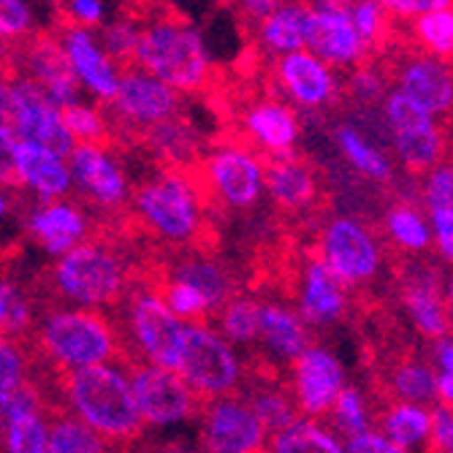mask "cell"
Returning <instances> with one entry per match:
<instances>
[{"instance_id": "obj_1", "label": "cell", "mask_w": 453, "mask_h": 453, "mask_svg": "<svg viewBox=\"0 0 453 453\" xmlns=\"http://www.w3.org/2000/svg\"><path fill=\"white\" fill-rule=\"evenodd\" d=\"M117 228L150 253L201 250L218 253V218L203 203L190 169H166L139 182Z\"/></svg>"}, {"instance_id": "obj_2", "label": "cell", "mask_w": 453, "mask_h": 453, "mask_svg": "<svg viewBox=\"0 0 453 453\" xmlns=\"http://www.w3.org/2000/svg\"><path fill=\"white\" fill-rule=\"evenodd\" d=\"M134 247L136 242L117 228L96 226L90 239L35 277L38 282H33L27 291L33 304L41 299V312L58 310L55 302H71L85 310L119 307L134 285L136 266L147 258L144 250H134Z\"/></svg>"}, {"instance_id": "obj_3", "label": "cell", "mask_w": 453, "mask_h": 453, "mask_svg": "<svg viewBox=\"0 0 453 453\" xmlns=\"http://www.w3.org/2000/svg\"><path fill=\"white\" fill-rule=\"evenodd\" d=\"M136 65L180 93L212 96L218 88V71L201 33L172 6H150L142 17Z\"/></svg>"}, {"instance_id": "obj_4", "label": "cell", "mask_w": 453, "mask_h": 453, "mask_svg": "<svg viewBox=\"0 0 453 453\" xmlns=\"http://www.w3.org/2000/svg\"><path fill=\"white\" fill-rule=\"evenodd\" d=\"M22 340L60 372H76V369L101 366L109 361H119L126 366V348H122L117 326L98 310L58 307L41 312L33 332Z\"/></svg>"}, {"instance_id": "obj_5", "label": "cell", "mask_w": 453, "mask_h": 453, "mask_svg": "<svg viewBox=\"0 0 453 453\" xmlns=\"http://www.w3.org/2000/svg\"><path fill=\"white\" fill-rule=\"evenodd\" d=\"M63 388L71 413L96 429L104 440L128 445L142 437L147 421L126 372L109 364L76 369L63 375Z\"/></svg>"}, {"instance_id": "obj_6", "label": "cell", "mask_w": 453, "mask_h": 453, "mask_svg": "<svg viewBox=\"0 0 453 453\" xmlns=\"http://www.w3.org/2000/svg\"><path fill=\"white\" fill-rule=\"evenodd\" d=\"M114 147H134L144 144L147 134L163 122L182 117L180 90L169 88L150 71L131 65L119 76V93L111 104L101 106Z\"/></svg>"}, {"instance_id": "obj_7", "label": "cell", "mask_w": 453, "mask_h": 453, "mask_svg": "<svg viewBox=\"0 0 453 453\" xmlns=\"http://www.w3.org/2000/svg\"><path fill=\"white\" fill-rule=\"evenodd\" d=\"M207 207L223 218L226 210H250L266 188L264 157L239 142H223L190 169Z\"/></svg>"}, {"instance_id": "obj_8", "label": "cell", "mask_w": 453, "mask_h": 453, "mask_svg": "<svg viewBox=\"0 0 453 453\" xmlns=\"http://www.w3.org/2000/svg\"><path fill=\"white\" fill-rule=\"evenodd\" d=\"M0 111L9 122L17 142H30L60 157H71L76 142L65 126L63 109L50 101L33 79L6 71L4 90H0Z\"/></svg>"}, {"instance_id": "obj_9", "label": "cell", "mask_w": 453, "mask_h": 453, "mask_svg": "<svg viewBox=\"0 0 453 453\" xmlns=\"http://www.w3.org/2000/svg\"><path fill=\"white\" fill-rule=\"evenodd\" d=\"M180 375L203 404H212L239 394L244 366L239 364L226 337H220L215 328L188 323Z\"/></svg>"}, {"instance_id": "obj_10", "label": "cell", "mask_w": 453, "mask_h": 453, "mask_svg": "<svg viewBox=\"0 0 453 453\" xmlns=\"http://www.w3.org/2000/svg\"><path fill=\"white\" fill-rule=\"evenodd\" d=\"M383 117L396 160L413 177L434 172L445 157V134L440 122L416 106L402 90H388L383 101Z\"/></svg>"}, {"instance_id": "obj_11", "label": "cell", "mask_w": 453, "mask_h": 453, "mask_svg": "<svg viewBox=\"0 0 453 453\" xmlns=\"http://www.w3.org/2000/svg\"><path fill=\"white\" fill-rule=\"evenodd\" d=\"M6 71L22 73L50 96L60 109L79 104V79L71 68V60L60 44L58 33L33 30L27 38L6 47Z\"/></svg>"}, {"instance_id": "obj_12", "label": "cell", "mask_w": 453, "mask_h": 453, "mask_svg": "<svg viewBox=\"0 0 453 453\" xmlns=\"http://www.w3.org/2000/svg\"><path fill=\"white\" fill-rule=\"evenodd\" d=\"M315 256L342 285L356 288L378 274L383 247L364 223L353 218H328L323 228H318Z\"/></svg>"}, {"instance_id": "obj_13", "label": "cell", "mask_w": 453, "mask_h": 453, "mask_svg": "<svg viewBox=\"0 0 453 453\" xmlns=\"http://www.w3.org/2000/svg\"><path fill=\"white\" fill-rule=\"evenodd\" d=\"M266 166V190L274 207L285 218H307L310 226L320 223L323 210L328 207V193L323 190L320 172L307 155H285L264 160Z\"/></svg>"}, {"instance_id": "obj_14", "label": "cell", "mask_w": 453, "mask_h": 453, "mask_svg": "<svg viewBox=\"0 0 453 453\" xmlns=\"http://www.w3.org/2000/svg\"><path fill=\"white\" fill-rule=\"evenodd\" d=\"M134 383V394L139 402V410L147 424L152 426H169L188 418H196L201 410H207L193 388L182 380L174 369H163L152 364H136L126 369Z\"/></svg>"}, {"instance_id": "obj_15", "label": "cell", "mask_w": 453, "mask_h": 453, "mask_svg": "<svg viewBox=\"0 0 453 453\" xmlns=\"http://www.w3.org/2000/svg\"><path fill=\"white\" fill-rule=\"evenodd\" d=\"M388 73L396 81V90H402L416 106L426 114L448 117L453 111V63L421 52L418 47H407L399 58H386Z\"/></svg>"}, {"instance_id": "obj_16", "label": "cell", "mask_w": 453, "mask_h": 453, "mask_svg": "<svg viewBox=\"0 0 453 453\" xmlns=\"http://www.w3.org/2000/svg\"><path fill=\"white\" fill-rule=\"evenodd\" d=\"M155 256H157L163 274L169 280L193 285L196 291L207 299L215 320L242 291V280L236 277L234 266L218 253L177 250V253H155Z\"/></svg>"}, {"instance_id": "obj_17", "label": "cell", "mask_w": 453, "mask_h": 453, "mask_svg": "<svg viewBox=\"0 0 453 453\" xmlns=\"http://www.w3.org/2000/svg\"><path fill=\"white\" fill-rule=\"evenodd\" d=\"M68 163L81 198L98 212L93 218H111L119 215L122 210H128L134 193H128V180L114 163L111 150L79 144L68 157Z\"/></svg>"}, {"instance_id": "obj_18", "label": "cell", "mask_w": 453, "mask_h": 453, "mask_svg": "<svg viewBox=\"0 0 453 453\" xmlns=\"http://www.w3.org/2000/svg\"><path fill=\"white\" fill-rule=\"evenodd\" d=\"M266 429L242 396H226L203 410L201 453H253L261 450Z\"/></svg>"}, {"instance_id": "obj_19", "label": "cell", "mask_w": 453, "mask_h": 453, "mask_svg": "<svg viewBox=\"0 0 453 453\" xmlns=\"http://www.w3.org/2000/svg\"><path fill=\"white\" fill-rule=\"evenodd\" d=\"M231 142L250 147L264 160L294 155L299 142V117L280 98H256L244 106L239 136Z\"/></svg>"}, {"instance_id": "obj_20", "label": "cell", "mask_w": 453, "mask_h": 453, "mask_svg": "<svg viewBox=\"0 0 453 453\" xmlns=\"http://www.w3.org/2000/svg\"><path fill=\"white\" fill-rule=\"evenodd\" d=\"M71 185V163L38 144L17 142L4 157V188L33 190L38 198H44V203H50L65 198Z\"/></svg>"}, {"instance_id": "obj_21", "label": "cell", "mask_w": 453, "mask_h": 453, "mask_svg": "<svg viewBox=\"0 0 453 453\" xmlns=\"http://www.w3.org/2000/svg\"><path fill=\"white\" fill-rule=\"evenodd\" d=\"M291 388L302 413L318 418L334 410L345 386V369L340 358L326 348H307L296 361L291 372Z\"/></svg>"}, {"instance_id": "obj_22", "label": "cell", "mask_w": 453, "mask_h": 453, "mask_svg": "<svg viewBox=\"0 0 453 453\" xmlns=\"http://www.w3.org/2000/svg\"><path fill=\"white\" fill-rule=\"evenodd\" d=\"M307 50L334 68H356L372 58L353 22V9H312Z\"/></svg>"}, {"instance_id": "obj_23", "label": "cell", "mask_w": 453, "mask_h": 453, "mask_svg": "<svg viewBox=\"0 0 453 453\" xmlns=\"http://www.w3.org/2000/svg\"><path fill=\"white\" fill-rule=\"evenodd\" d=\"M55 33H58L60 44H63V50H65V55L71 60V68H73L76 79L101 101V106L111 104L117 98V93H119L122 71L98 47L93 30L60 19Z\"/></svg>"}, {"instance_id": "obj_24", "label": "cell", "mask_w": 453, "mask_h": 453, "mask_svg": "<svg viewBox=\"0 0 453 453\" xmlns=\"http://www.w3.org/2000/svg\"><path fill=\"white\" fill-rule=\"evenodd\" d=\"M274 85L302 109H320L337 98V81L332 65H326L310 50L277 58Z\"/></svg>"}, {"instance_id": "obj_25", "label": "cell", "mask_w": 453, "mask_h": 453, "mask_svg": "<svg viewBox=\"0 0 453 453\" xmlns=\"http://www.w3.org/2000/svg\"><path fill=\"white\" fill-rule=\"evenodd\" d=\"M25 226H27L30 236L44 247L47 253H52L58 258L71 253L73 247H79L93 234V220L88 218V212L63 198L35 207L25 218Z\"/></svg>"}, {"instance_id": "obj_26", "label": "cell", "mask_w": 453, "mask_h": 453, "mask_svg": "<svg viewBox=\"0 0 453 453\" xmlns=\"http://www.w3.org/2000/svg\"><path fill=\"white\" fill-rule=\"evenodd\" d=\"M294 296L307 326H332L345 318L350 304L345 285L318 256H310L304 261V272L296 280Z\"/></svg>"}, {"instance_id": "obj_27", "label": "cell", "mask_w": 453, "mask_h": 453, "mask_svg": "<svg viewBox=\"0 0 453 453\" xmlns=\"http://www.w3.org/2000/svg\"><path fill=\"white\" fill-rule=\"evenodd\" d=\"M144 147L152 155H157L160 166H166V169H190L207 155L203 152L201 134L193 128V122L185 119V114L152 128L144 139Z\"/></svg>"}, {"instance_id": "obj_28", "label": "cell", "mask_w": 453, "mask_h": 453, "mask_svg": "<svg viewBox=\"0 0 453 453\" xmlns=\"http://www.w3.org/2000/svg\"><path fill=\"white\" fill-rule=\"evenodd\" d=\"M310 14H312V9H310L307 0H291V4H282L258 27V47L274 58H285L291 52L307 50Z\"/></svg>"}, {"instance_id": "obj_29", "label": "cell", "mask_w": 453, "mask_h": 453, "mask_svg": "<svg viewBox=\"0 0 453 453\" xmlns=\"http://www.w3.org/2000/svg\"><path fill=\"white\" fill-rule=\"evenodd\" d=\"M261 337L274 356L288 361H296L310 348L304 318L280 304H261Z\"/></svg>"}, {"instance_id": "obj_30", "label": "cell", "mask_w": 453, "mask_h": 453, "mask_svg": "<svg viewBox=\"0 0 453 453\" xmlns=\"http://www.w3.org/2000/svg\"><path fill=\"white\" fill-rule=\"evenodd\" d=\"M334 142L340 152L345 155V160L364 180L378 182V185H388L394 180V163L388 160V155H383L372 144V139L361 134L356 126H350V122H340L334 128Z\"/></svg>"}, {"instance_id": "obj_31", "label": "cell", "mask_w": 453, "mask_h": 453, "mask_svg": "<svg viewBox=\"0 0 453 453\" xmlns=\"http://www.w3.org/2000/svg\"><path fill=\"white\" fill-rule=\"evenodd\" d=\"M375 421L380 424L386 437L399 442L402 448H410V445H426L429 448V442H432L434 416L421 404L396 402V404L386 407Z\"/></svg>"}, {"instance_id": "obj_32", "label": "cell", "mask_w": 453, "mask_h": 453, "mask_svg": "<svg viewBox=\"0 0 453 453\" xmlns=\"http://www.w3.org/2000/svg\"><path fill=\"white\" fill-rule=\"evenodd\" d=\"M386 234H388V247L399 253H424L432 247L434 234H429L426 220L421 218L418 207L413 201H396L386 212Z\"/></svg>"}, {"instance_id": "obj_33", "label": "cell", "mask_w": 453, "mask_h": 453, "mask_svg": "<svg viewBox=\"0 0 453 453\" xmlns=\"http://www.w3.org/2000/svg\"><path fill=\"white\" fill-rule=\"evenodd\" d=\"M269 453H345V448L320 424L299 418L288 429L272 434Z\"/></svg>"}, {"instance_id": "obj_34", "label": "cell", "mask_w": 453, "mask_h": 453, "mask_svg": "<svg viewBox=\"0 0 453 453\" xmlns=\"http://www.w3.org/2000/svg\"><path fill=\"white\" fill-rule=\"evenodd\" d=\"M35 307L30 294L22 285H17L9 274H4V288H0V323H4L6 340H22L33 332Z\"/></svg>"}, {"instance_id": "obj_35", "label": "cell", "mask_w": 453, "mask_h": 453, "mask_svg": "<svg viewBox=\"0 0 453 453\" xmlns=\"http://www.w3.org/2000/svg\"><path fill=\"white\" fill-rule=\"evenodd\" d=\"M226 340L236 345H250L261 337V302L256 296L239 294L218 318Z\"/></svg>"}, {"instance_id": "obj_36", "label": "cell", "mask_w": 453, "mask_h": 453, "mask_svg": "<svg viewBox=\"0 0 453 453\" xmlns=\"http://www.w3.org/2000/svg\"><path fill=\"white\" fill-rule=\"evenodd\" d=\"M47 413H19L4 418L6 453H50Z\"/></svg>"}, {"instance_id": "obj_37", "label": "cell", "mask_w": 453, "mask_h": 453, "mask_svg": "<svg viewBox=\"0 0 453 453\" xmlns=\"http://www.w3.org/2000/svg\"><path fill=\"white\" fill-rule=\"evenodd\" d=\"M391 12L383 0H356L353 4V22L372 55H386L391 44Z\"/></svg>"}, {"instance_id": "obj_38", "label": "cell", "mask_w": 453, "mask_h": 453, "mask_svg": "<svg viewBox=\"0 0 453 453\" xmlns=\"http://www.w3.org/2000/svg\"><path fill=\"white\" fill-rule=\"evenodd\" d=\"M139 17H117L114 22L104 25L101 30V41H104V52L111 58V63L126 71L131 65H136V52H139V41H142V22H136Z\"/></svg>"}, {"instance_id": "obj_39", "label": "cell", "mask_w": 453, "mask_h": 453, "mask_svg": "<svg viewBox=\"0 0 453 453\" xmlns=\"http://www.w3.org/2000/svg\"><path fill=\"white\" fill-rule=\"evenodd\" d=\"M63 117H65V126H68L76 147L79 144L104 147V150L114 147L111 128H109V122H106L101 109H93V106H85V104H73V106L63 109Z\"/></svg>"}, {"instance_id": "obj_40", "label": "cell", "mask_w": 453, "mask_h": 453, "mask_svg": "<svg viewBox=\"0 0 453 453\" xmlns=\"http://www.w3.org/2000/svg\"><path fill=\"white\" fill-rule=\"evenodd\" d=\"M413 35H416V47L421 52L450 60L453 58V6L418 17L413 25Z\"/></svg>"}, {"instance_id": "obj_41", "label": "cell", "mask_w": 453, "mask_h": 453, "mask_svg": "<svg viewBox=\"0 0 453 453\" xmlns=\"http://www.w3.org/2000/svg\"><path fill=\"white\" fill-rule=\"evenodd\" d=\"M388 68L375 63L369 58L366 63L356 65L348 76V85H345V93L358 104V106H372V104H380L386 101V88H388Z\"/></svg>"}, {"instance_id": "obj_42", "label": "cell", "mask_w": 453, "mask_h": 453, "mask_svg": "<svg viewBox=\"0 0 453 453\" xmlns=\"http://www.w3.org/2000/svg\"><path fill=\"white\" fill-rule=\"evenodd\" d=\"M332 421L345 434V440L369 432V407H366L364 394L356 386H348L340 394V399H337V404L332 410Z\"/></svg>"}, {"instance_id": "obj_43", "label": "cell", "mask_w": 453, "mask_h": 453, "mask_svg": "<svg viewBox=\"0 0 453 453\" xmlns=\"http://www.w3.org/2000/svg\"><path fill=\"white\" fill-rule=\"evenodd\" d=\"M0 364H4V378H0V404H4L27 380V356L17 340L4 337V345H0Z\"/></svg>"}, {"instance_id": "obj_44", "label": "cell", "mask_w": 453, "mask_h": 453, "mask_svg": "<svg viewBox=\"0 0 453 453\" xmlns=\"http://www.w3.org/2000/svg\"><path fill=\"white\" fill-rule=\"evenodd\" d=\"M421 201L429 212L453 210V160H442L434 172L426 174L421 188Z\"/></svg>"}, {"instance_id": "obj_45", "label": "cell", "mask_w": 453, "mask_h": 453, "mask_svg": "<svg viewBox=\"0 0 453 453\" xmlns=\"http://www.w3.org/2000/svg\"><path fill=\"white\" fill-rule=\"evenodd\" d=\"M33 33V14L25 0H0V35L4 47L17 44Z\"/></svg>"}, {"instance_id": "obj_46", "label": "cell", "mask_w": 453, "mask_h": 453, "mask_svg": "<svg viewBox=\"0 0 453 453\" xmlns=\"http://www.w3.org/2000/svg\"><path fill=\"white\" fill-rule=\"evenodd\" d=\"M63 22H73L79 27H101L104 25V17H106V9L101 0H68V6L60 12ZM58 17V19H60Z\"/></svg>"}, {"instance_id": "obj_47", "label": "cell", "mask_w": 453, "mask_h": 453, "mask_svg": "<svg viewBox=\"0 0 453 453\" xmlns=\"http://www.w3.org/2000/svg\"><path fill=\"white\" fill-rule=\"evenodd\" d=\"M432 416H434V432L424 453H453V410L445 404H434Z\"/></svg>"}, {"instance_id": "obj_48", "label": "cell", "mask_w": 453, "mask_h": 453, "mask_svg": "<svg viewBox=\"0 0 453 453\" xmlns=\"http://www.w3.org/2000/svg\"><path fill=\"white\" fill-rule=\"evenodd\" d=\"M388 12L399 19H418L442 9H450L453 0H388Z\"/></svg>"}, {"instance_id": "obj_49", "label": "cell", "mask_w": 453, "mask_h": 453, "mask_svg": "<svg viewBox=\"0 0 453 453\" xmlns=\"http://www.w3.org/2000/svg\"><path fill=\"white\" fill-rule=\"evenodd\" d=\"M345 453H407V448H402L399 442H394L383 434L366 432V434L345 440Z\"/></svg>"}, {"instance_id": "obj_50", "label": "cell", "mask_w": 453, "mask_h": 453, "mask_svg": "<svg viewBox=\"0 0 453 453\" xmlns=\"http://www.w3.org/2000/svg\"><path fill=\"white\" fill-rule=\"evenodd\" d=\"M429 215H432V234L437 250L448 264H453V210H437Z\"/></svg>"}, {"instance_id": "obj_51", "label": "cell", "mask_w": 453, "mask_h": 453, "mask_svg": "<svg viewBox=\"0 0 453 453\" xmlns=\"http://www.w3.org/2000/svg\"><path fill=\"white\" fill-rule=\"evenodd\" d=\"M234 6L244 22L256 25V30L282 6V0H234Z\"/></svg>"}, {"instance_id": "obj_52", "label": "cell", "mask_w": 453, "mask_h": 453, "mask_svg": "<svg viewBox=\"0 0 453 453\" xmlns=\"http://www.w3.org/2000/svg\"><path fill=\"white\" fill-rule=\"evenodd\" d=\"M445 296H448V307H450V312H453V277L448 280V294H445Z\"/></svg>"}, {"instance_id": "obj_53", "label": "cell", "mask_w": 453, "mask_h": 453, "mask_svg": "<svg viewBox=\"0 0 453 453\" xmlns=\"http://www.w3.org/2000/svg\"><path fill=\"white\" fill-rule=\"evenodd\" d=\"M253 453H266V450H264V448H261V450H253Z\"/></svg>"}, {"instance_id": "obj_54", "label": "cell", "mask_w": 453, "mask_h": 453, "mask_svg": "<svg viewBox=\"0 0 453 453\" xmlns=\"http://www.w3.org/2000/svg\"><path fill=\"white\" fill-rule=\"evenodd\" d=\"M383 4H388V0H383Z\"/></svg>"}]
</instances>
